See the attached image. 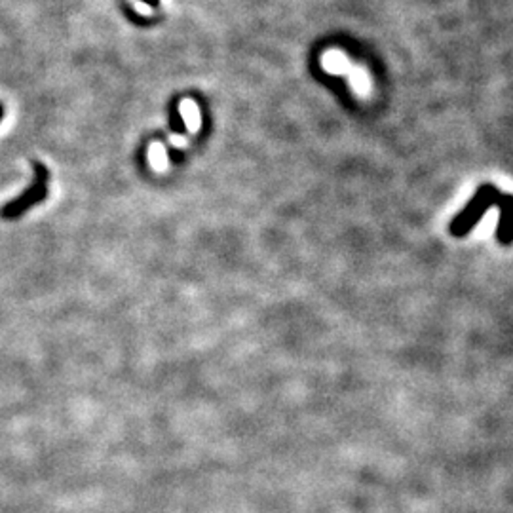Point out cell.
I'll return each instance as SVG.
<instances>
[{
  "mask_svg": "<svg viewBox=\"0 0 513 513\" xmlns=\"http://www.w3.org/2000/svg\"><path fill=\"white\" fill-rule=\"evenodd\" d=\"M490 207H500V222H498L496 238L500 244L510 245L513 242V196L512 194H500L496 186L483 184L477 188L472 202L460 211L454 221L451 222L452 236H466L470 230L479 222L483 215L489 211Z\"/></svg>",
  "mask_w": 513,
  "mask_h": 513,
  "instance_id": "1",
  "label": "cell"
},
{
  "mask_svg": "<svg viewBox=\"0 0 513 513\" xmlns=\"http://www.w3.org/2000/svg\"><path fill=\"white\" fill-rule=\"evenodd\" d=\"M322 67L325 69V72H331V75H338V77L345 75L350 80V84H352L356 92H365V90H369L367 70L363 69V67L354 65L346 57L345 52H340V50H327V52H323Z\"/></svg>",
  "mask_w": 513,
  "mask_h": 513,
  "instance_id": "2",
  "label": "cell"
}]
</instances>
